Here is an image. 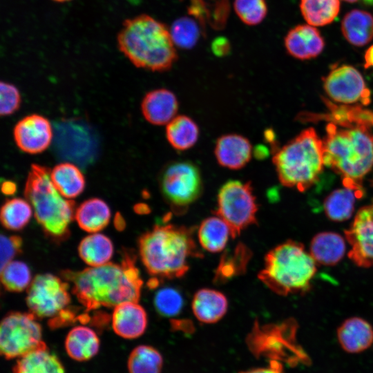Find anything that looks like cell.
Wrapping results in <instances>:
<instances>
[{
  "label": "cell",
  "instance_id": "1",
  "mask_svg": "<svg viewBox=\"0 0 373 373\" xmlns=\"http://www.w3.org/2000/svg\"><path fill=\"white\" fill-rule=\"evenodd\" d=\"M63 276L72 283L73 292L88 310L138 302L140 297L142 280L134 259L128 256L120 263L65 271Z\"/></svg>",
  "mask_w": 373,
  "mask_h": 373
},
{
  "label": "cell",
  "instance_id": "2",
  "mask_svg": "<svg viewBox=\"0 0 373 373\" xmlns=\"http://www.w3.org/2000/svg\"><path fill=\"white\" fill-rule=\"evenodd\" d=\"M117 46L134 66L152 71L167 70L177 59L170 30L144 14L124 21Z\"/></svg>",
  "mask_w": 373,
  "mask_h": 373
},
{
  "label": "cell",
  "instance_id": "3",
  "mask_svg": "<svg viewBox=\"0 0 373 373\" xmlns=\"http://www.w3.org/2000/svg\"><path fill=\"white\" fill-rule=\"evenodd\" d=\"M191 229L172 224L156 225L139 240L141 260L150 274L174 278L189 269V260L200 257Z\"/></svg>",
  "mask_w": 373,
  "mask_h": 373
},
{
  "label": "cell",
  "instance_id": "4",
  "mask_svg": "<svg viewBox=\"0 0 373 373\" xmlns=\"http://www.w3.org/2000/svg\"><path fill=\"white\" fill-rule=\"evenodd\" d=\"M324 164L339 174L345 187L362 189L363 178L373 167V135L364 126L326 127Z\"/></svg>",
  "mask_w": 373,
  "mask_h": 373
},
{
  "label": "cell",
  "instance_id": "5",
  "mask_svg": "<svg viewBox=\"0 0 373 373\" xmlns=\"http://www.w3.org/2000/svg\"><path fill=\"white\" fill-rule=\"evenodd\" d=\"M316 264L302 243L287 240L267 254L258 278L281 296L305 293L311 287Z\"/></svg>",
  "mask_w": 373,
  "mask_h": 373
},
{
  "label": "cell",
  "instance_id": "6",
  "mask_svg": "<svg viewBox=\"0 0 373 373\" xmlns=\"http://www.w3.org/2000/svg\"><path fill=\"white\" fill-rule=\"evenodd\" d=\"M323 142L313 128L301 131L278 149L273 162L280 183L305 191L318 181L324 164Z\"/></svg>",
  "mask_w": 373,
  "mask_h": 373
},
{
  "label": "cell",
  "instance_id": "7",
  "mask_svg": "<svg viewBox=\"0 0 373 373\" xmlns=\"http://www.w3.org/2000/svg\"><path fill=\"white\" fill-rule=\"evenodd\" d=\"M50 172L48 168L33 164L28 174L24 195L45 232L61 239L68 235L70 224L75 218V202L59 192Z\"/></svg>",
  "mask_w": 373,
  "mask_h": 373
},
{
  "label": "cell",
  "instance_id": "8",
  "mask_svg": "<svg viewBox=\"0 0 373 373\" xmlns=\"http://www.w3.org/2000/svg\"><path fill=\"white\" fill-rule=\"evenodd\" d=\"M257 211L256 198L250 182L232 180L220 187L216 214L229 225L233 238L256 222Z\"/></svg>",
  "mask_w": 373,
  "mask_h": 373
},
{
  "label": "cell",
  "instance_id": "9",
  "mask_svg": "<svg viewBox=\"0 0 373 373\" xmlns=\"http://www.w3.org/2000/svg\"><path fill=\"white\" fill-rule=\"evenodd\" d=\"M26 301L30 313L36 317L51 318L54 325L61 318L65 321L72 316L66 310L70 303L68 284L50 274L35 277L28 288Z\"/></svg>",
  "mask_w": 373,
  "mask_h": 373
},
{
  "label": "cell",
  "instance_id": "10",
  "mask_svg": "<svg viewBox=\"0 0 373 373\" xmlns=\"http://www.w3.org/2000/svg\"><path fill=\"white\" fill-rule=\"evenodd\" d=\"M161 192L176 213H182L200 195L202 180L198 167L189 161L167 164L160 177Z\"/></svg>",
  "mask_w": 373,
  "mask_h": 373
},
{
  "label": "cell",
  "instance_id": "11",
  "mask_svg": "<svg viewBox=\"0 0 373 373\" xmlns=\"http://www.w3.org/2000/svg\"><path fill=\"white\" fill-rule=\"evenodd\" d=\"M45 345L41 327L32 313L11 312L2 319L0 352L6 359H18Z\"/></svg>",
  "mask_w": 373,
  "mask_h": 373
},
{
  "label": "cell",
  "instance_id": "12",
  "mask_svg": "<svg viewBox=\"0 0 373 373\" xmlns=\"http://www.w3.org/2000/svg\"><path fill=\"white\" fill-rule=\"evenodd\" d=\"M323 88L334 102L352 104L370 102V91L361 73L350 65L343 64L333 68L323 78Z\"/></svg>",
  "mask_w": 373,
  "mask_h": 373
},
{
  "label": "cell",
  "instance_id": "13",
  "mask_svg": "<svg viewBox=\"0 0 373 373\" xmlns=\"http://www.w3.org/2000/svg\"><path fill=\"white\" fill-rule=\"evenodd\" d=\"M345 235L351 246L349 258L358 267H372L373 202L358 211Z\"/></svg>",
  "mask_w": 373,
  "mask_h": 373
},
{
  "label": "cell",
  "instance_id": "14",
  "mask_svg": "<svg viewBox=\"0 0 373 373\" xmlns=\"http://www.w3.org/2000/svg\"><path fill=\"white\" fill-rule=\"evenodd\" d=\"M285 331L282 327L254 330L248 338L249 346L255 354L269 356L271 360H283L291 364L297 363L298 361L287 353V350L303 356L307 354L296 344L292 338L293 332L287 334Z\"/></svg>",
  "mask_w": 373,
  "mask_h": 373
},
{
  "label": "cell",
  "instance_id": "15",
  "mask_svg": "<svg viewBox=\"0 0 373 373\" xmlns=\"http://www.w3.org/2000/svg\"><path fill=\"white\" fill-rule=\"evenodd\" d=\"M17 146L23 152L37 154L45 151L52 139V129L48 119L32 114L19 120L13 131Z\"/></svg>",
  "mask_w": 373,
  "mask_h": 373
},
{
  "label": "cell",
  "instance_id": "16",
  "mask_svg": "<svg viewBox=\"0 0 373 373\" xmlns=\"http://www.w3.org/2000/svg\"><path fill=\"white\" fill-rule=\"evenodd\" d=\"M284 44L288 54L300 60L318 57L325 47L320 31L308 23L290 29L285 37Z\"/></svg>",
  "mask_w": 373,
  "mask_h": 373
},
{
  "label": "cell",
  "instance_id": "17",
  "mask_svg": "<svg viewBox=\"0 0 373 373\" xmlns=\"http://www.w3.org/2000/svg\"><path fill=\"white\" fill-rule=\"evenodd\" d=\"M112 327L119 336L134 339L142 336L147 327V315L138 302H125L115 307Z\"/></svg>",
  "mask_w": 373,
  "mask_h": 373
},
{
  "label": "cell",
  "instance_id": "18",
  "mask_svg": "<svg viewBox=\"0 0 373 373\" xmlns=\"http://www.w3.org/2000/svg\"><path fill=\"white\" fill-rule=\"evenodd\" d=\"M178 106V99L173 92L159 88L145 95L141 110L147 122L154 125H164L175 117Z\"/></svg>",
  "mask_w": 373,
  "mask_h": 373
},
{
  "label": "cell",
  "instance_id": "19",
  "mask_svg": "<svg viewBox=\"0 0 373 373\" xmlns=\"http://www.w3.org/2000/svg\"><path fill=\"white\" fill-rule=\"evenodd\" d=\"M214 152L220 166L240 169L251 160L252 146L249 140L242 135L226 134L217 140Z\"/></svg>",
  "mask_w": 373,
  "mask_h": 373
},
{
  "label": "cell",
  "instance_id": "20",
  "mask_svg": "<svg viewBox=\"0 0 373 373\" xmlns=\"http://www.w3.org/2000/svg\"><path fill=\"white\" fill-rule=\"evenodd\" d=\"M337 338L341 347L348 353H359L373 344V328L360 317H351L337 329Z\"/></svg>",
  "mask_w": 373,
  "mask_h": 373
},
{
  "label": "cell",
  "instance_id": "21",
  "mask_svg": "<svg viewBox=\"0 0 373 373\" xmlns=\"http://www.w3.org/2000/svg\"><path fill=\"white\" fill-rule=\"evenodd\" d=\"M228 302L226 296L217 290L201 289L194 295L192 310L196 318L204 323H215L226 314Z\"/></svg>",
  "mask_w": 373,
  "mask_h": 373
},
{
  "label": "cell",
  "instance_id": "22",
  "mask_svg": "<svg viewBox=\"0 0 373 373\" xmlns=\"http://www.w3.org/2000/svg\"><path fill=\"white\" fill-rule=\"evenodd\" d=\"M345 249V242L340 234L324 231L317 233L312 238L309 254L317 264L332 266L341 261Z\"/></svg>",
  "mask_w": 373,
  "mask_h": 373
},
{
  "label": "cell",
  "instance_id": "23",
  "mask_svg": "<svg viewBox=\"0 0 373 373\" xmlns=\"http://www.w3.org/2000/svg\"><path fill=\"white\" fill-rule=\"evenodd\" d=\"M99 339L91 328L78 325L73 327L65 340L67 354L77 361H86L93 358L99 350Z\"/></svg>",
  "mask_w": 373,
  "mask_h": 373
},
{
  "label": "cell",
  "instance_id": "24",
  "mask_svg": "<svg viewBox=\"0 0 373 373\" xmlns=\"http://www.w3.org/2000/svg\"><path fill=\"white\" fill-rule=\"evenodd\" d=\"M341 28L350 44L363 46L373 39V17L362 10H352L344 16Z\"/></svg>",
  "mask_w": 373,
  "mask_h": 373
},
{
  "label": "cell",
  "instance_id": "25",
  "mask_svg": "<svg viewBox=\"0 0 373 373\" xmlns=\"http://www.w3.org/2000/svg\"><path fill=\"white\" fill-rule=\"evenodd\" d=\"M13 373H66L59 358L45 345L17 359Z\"/></svg>",
  "mask_w": 373,
  "mask_h": 373
},
{
  "label": "cell",
  "instance_id": "26",
  "mask_svg": "<svg viewBox=\"0 0 373 373\" xmlns=\"http://www.w3.org/2000/svg\"><path fill=\"white\" fill-rule=\"evenodd\" d=\"M111 210L102 199L90 198L75 210V218L83 230L97 233L105 228L111 219Z\"/></svg>",
  "mask_w": 373,
  "mask_h": 373
},
{
  "label": "cell",
  "instance_id": "27",
  "mask_svg": "<svg viewBox=\"0 0 373 373\" xmlns=\"http://www.w3.org/2000/svg\"><path fill=\"white\" fill-rule=\"evenodd\" d=\"M363 195L362 189L345 187L333 191L324 201L327 217L335 222H343L352 216L357 198Z\"/></svg>",
  "mask_w": 373,
  "mask_h": 373
},
{
  "label": "cell",
  "instance_id": "28",
  "mask_svg": "<svg viewBox=\"0 0 373 373\" xmlns=\"http://www.w3.org/2000/svg\"><path fill=\"white\" fill-rule=\"evenodd\" d=\"M51 180L59 192L67 199L79 195L85 188V178L80 169L70 162L56 165L50 172Z\"/></svg>",
  "mask_w": 373,
  "mask_h": 373
},
{
  "label": "cell",
  "instance_id": "29",
  "mask_svg": "<svg viewBox=\"0 0 373 373\" xmlns=\"http://www.w3.org/2000/svg\"><path fill=\"white\" fill-rule=\"evenodd\" d=\"M78 252L87 265L97 267L110 262L113 255V245L106 236L97 232L91 233L82 240Z\"/></svg>",
  "mask_w": 373,
  "mask_h": 373
},
{
  "label": "cell",
  "instance_id": "30",
  "mask_svg": "<svg viewBox=\"0 0 373 373\" xmlns=\"http://www.w3.org/2000/svg\"><path fill=\"white\" fill-rule=\"evenodd\" d=\"M198 240L203 249L216 253L223 250L232 237L229 225L219 216H211L204 219L198 231Z\"/></svg>",
  "mask_w": 373,
  "mask_h": 373
},
{
  "label": "cell",
  "instance_id": "31",
  "mask_svg": "<svg viewBox=\"0 0 373 373\" xmlns=\"http://www.w3.org/2000/svg\"><path fill=\"white\" fill-rule=\"evenodd\" d=\"M166 136L173 149L185 151L197 142L199 128L191 117L178 115L166 124Z\"/></svg>",
  "mask_w": 373,
  "mask_h": 373
},
{
  "label": "cell",
  "instance_id": "32",
  "mask_svg": "<svg viewBox=\"0 0 373 373\" xmlns=\"http://www.w3.org/2000/svg\"><path fill=\"white\" fill-rule=\"evenodd\" d=\"M300 10L305 21L313 26L331 23L340 11L339 0H300Z\"/></svg>",
  "mask_w": 373,
  "mask_h": 373
},
{
  "label": "cell",
  "instance_id": "33",
  "mask_svg": "<svg viewBox=\"0 0 373 373\" xmlns=\"http://www.w3.org/2000/svg\"><path fill=\"white\" fill-rule=\"evenodd\" d=\"M162 366L163 358L160 352L146 345L135 347L127 361L129 373H161Z\"/></svg>",
  "mask_w": 373,
  "mask_h": 373
},
{
  "label": "cell",
  "instance_id": "34",
  "mask_svg": "<svg viewBox=\"0 0 373 373\" xmlns=\"http://www.w3.org/2000/svg\"><path fill=\"white\" fill-rule=\"evenodd\" d=\"M32 216V207L27 200L15 198L6 201L1 210L2 224L10 230L23 228Z\"/></svg>",
  "mask_w": 373,
  "mask_h": 373
},
{
  "label": "cell",
  "instance_id": "35",
  "mask_svg": "<svg viewBox=\"0 0 373 373\" xmlns=\"http://www.w3.org/2000/svg\"><path fill=\"white\" fill-rule=\"evenodd\" d=\"M1 280L7 290L21 291L32 283L30 270L23 262L12 260L1 269Z\"/></svg>",
  "mask_w": 373,
  "mask_h": 373
},
{
  "label": "cell",
  "instance_id": "36",
  "mask_svg": "<svg viewBox=\"0 0 373 373\" xmlns=\"http://www.w3.org/2000/svg\"><path fill=\"white\" fill-rule=\"evenodd\" d=\"M170 33L175 46L189 49L198 42L200 32L198 26L192 19L183 17L173 23Z\"/></svg>",
  "mask_w": 373,
  "mask_h": 373
},
{
  "label": "cell",
  "instance_id": "37",
  "mask_svg": "<svg viewBox=\"0 0 373 373\" xmlns=\"http://www.w3.org/2000/svg\"><path fill=\"white\" fill-rule=\"evenodd\" d=\"M233 8L239 19L249 26L259 24L267 14L265 0H234Z\"/></svg>",
  "mask_w": 373,
  "mask_h": 373
},
{
  "label": "cell",
  "instance_id": "38",
  "mask_svg": "<svg viewBox=\"0 0 373 373\" xmlns=\"http://www.w3.org/2000/svg\"><path fill=\"white\" fill-rule=\"evenodd\" d=\"M154 305L160 315L173 316L178 314L183 306L182 295L175 289L164 287L157 291Z\"/></svg>",
  "mask_w": 373,
  "mask_h": 373
},
{
  "label": "cell",
  "instance_id": "39",
  "mask_svg": "<svg viewBox=\"0 0 373 373\" xmlns=\"http://www.w3.org/2000/svg\"><path fill=\"white\" fill-rule=\"evenodd\" d=\"M0 113L1 116L12 114L21 105V95L18 89L12 84L1 82Z\"/></svg>",
  "mask_w": 373,
  "mask_h": 373
},
{
  "label": "cell",
  "instance_id": "40",
  "mask_svg": "<svg viewBox=\"0 0 373 373\" xmlns=\"http://www.w3.org/2000/svg\"><path fill=\"white\" fill-rule=\"evenodd\" d=\"M22 245L21 238L19 236H1V269L20 252Z\"/></svg>",
  "mask_w": 373,
  "mask_h": 373
},
{
  "label": "cell",
  "instance_id": "41",
  "mask_svg": "<svg viewBox=\"0 0 373 373\" xmlns=\"http://www.w3.org/2000/svg\"><path fill=\"white\" fill-rule=\"evenodd\" d=\"M211 48L216 56L223 57L229 52L230 44L227 38L218 37L212 41Z\"/></svg>",
  "mask_w": 373,
  "mask_h": 373
},
{
  "label": "cell",
  "instance_id": "42",
  "mask_svg": "<svg viewBox=\"0 0 373 373\" xmlns=\"http://www.w3.org/2000/svg\"><path fill=\"white\" fill-rule=\"evenodd\" d=\"M239 373H285V372L282 363L278 361L271 360L268 367L253 368Z\"/></svg>",
  "mask_w": 373,
  "mask_h": 373
},
{
  "label": "cell",
  "instance_id": "43",
  "mask_svg": "<svg viewBox=\"0 0 373 373\" xmlns=\"http://www.w3.org/2000/svg\"><path fill=\"white\" fill-rule=\"evenodd\" d=\"M16 184L12 181L6 180L2 183L1 189L4 194L12 195L16 191Z\"/></svg>",
  "mask_w": 373,
  "mask_h": 373
},
{
  "label": "cell",
  "instance_id": "44",
  "mask_svg": "<svg viewBox=\"0 0 373 373\" xmlns=\"http://www.w3.org/2000/svg\"><path fill=\"white\" fill-rule=\"evenodd\" d=\"M364 61L365 68L373 67V45L370 46L365 51Z\"/></svg>",
  "mask_w": 373,
  "mask_h": 373
},
{
  "label": "cell",
  "instance_id": "45",
  "mask_svg": "<svg viewBox=\"0 0 373 373\" xmlns=\"http://www.w3.org/2000/svg\"><path fill=\"white\" fill-rule=\"evenodd\" d=\"M343 1H347V2H349V3H354V2L357 1L358 0H343Z\"/></svg>",
  "mask_w": 373,
  "mask_h": 373
},
{
  "label": "cell",
  "instance_id": "46",
  "mask_svg": "<svg viewBox=\"0 0 373 373\" xmlns=\"http://www.w3.org/2000/svg\"><path fill=\"white\" fill-rule=\"evenodd\" d=\"M53 1H57V2H65V1H70V0H53Z\"/></svg>",
  "mask_w": 373,
  "mask_h": 373
}]
</instances>
